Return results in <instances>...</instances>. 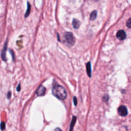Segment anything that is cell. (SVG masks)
<instances>
[{
	"mask_svg": "<svg viewBox=\"0 0 131 131\" xmlns=\"http://www.w3.org/2000/svg\"><path fill=\"white\" fill-rule=\"evenodd\" d=\"M53 95L61 100H64L67 97V92L65 88L60 85H55L52 88Z\"/></svg>",
	"mask_w": 131,
	"mask_h": 131,
	"instance_id": "1",
	"label": "cell"
},
{
	"mask_svg": "<svg viewBox=\"0 0 131 131\" xmlns=\"http://www.w3.org/2000/svg\"><path fill=\"white\" fill-rule=\"evenodd\" d=\"M64 38L66 43L70 46H73L75 42V38L71 32H67L64 34Z\"/></svg>",
	"mask_w": 131,
	"mask_h": 131,
	"instance_id": "2",
	"label": "cell"
},
{
	"mask_svg": "<svg viewBox=\"0 0 131 131\" xmlns=\"http://www.w3.org/2000/svg\"><path fill=\"white\" fill-rule=\"evenodd\" d=\"M118 113L119 115L121 116L124 117L127 115V110L126 107L124 106H121L119 107L118 109Z\"/></svg>",
	"mask_w": 131,
	"mask_h": 131,
	"instance_id": "3",
	"label": "cell"
},
{
	"mask_svg": "<svg viewBox=\"0 0 131 131\" xmlns=\"http://www.w3.org/2000/svg\"><path fill=\"white\" fill-rule=\"evenodd\" d=\"M116 37L118 39H119L120 41H123L124 39H125L126 37V34L125 32L123 30H119L117 34H116Z\"/></svg>",
	"mask_w": 131,
	"mask_h": 131,
	"instance_id": "4",
	"label": "cell"
},
{
	"mask_svg": "<svg viewBox=\"0 0 131 131\" xmlns=\"http://www.w3.org/2000/svg\"><path fill=\"white\" fill-rule=\"evenodd\" d=\"M45 92H46L45 88L42 86H40L38 88L36 93L38 96H44L45 94Z\"/></svg>",
	"mask_w": 131,
	"mask_h": 131,
	"instance_id": "5",
	"label": "cell"
},
{
	"mask_svg": "<svg viewBox=\"0 0 131 131\" xmlns=\"http://www.w3.org/2000/svg\"><path fill=\"white\" fill-rule=\"evenodd\" d=\"M7 41H6L5 45L4 46V48L2 50V60L4 61H6V49H7Z\"/></svg>",
	"mask_w": 131,
	"mask_h": 131,
	"instance_id": "6",
	"label": "cell"
},
{
	"mask_svg": "<svg viewBox=\"0 0 131 131\" xmlns=\"http://www.w3.org/2000/svg\"><path fill=\"white\" fill-rule=\"evenodd\" d=\"M72 25H73V27L75 29H77L79 28L80 26L81 25V22L77 20V19H73V22H72Z\"/></svg>",
	"mask_w": 131,
	"mask_h": 131,
	"instance_id": "7",
	"label": "cell"
},
{
	"mask_svg": "<svg viewBox=\"0 0 131 131\" xmlns=\"http://www.w3.org/2000/svg\"><path fill=\"white\" fill-rule=\"evenodd\" d=\"M87 67V73L89 77H91V63L89 62L86 65Z\"/></svg>",
	"mask_w": 131,
	"mask_h": 131,
	"instance_id": "8",
	"label": "cell"
},
{
	"mask_svg": "<svg viewBox=\"0 0 131 131\" xmlns=\"http://www.w3.org/2000/svg\"><path fill=\"white\" fill-rule=\"evenodd\" d=\"M97 15V12L96 10H94L92 11L90 14V20L94 21L96 18Z\"/></svg>",
	"mask_w": 131,
	"mask_h": 131,
	"instance_id": "9",
	"label": "cell"
},
{
	"mask_svg": "<svg viewBox=\"0 0 131 131\" xmlns=\"http://www.w3.org/2000/svg\"><path fill=\"white\" fill-rule=\"evenodd\" d=\"M76 117L75 116H73V118H72V120L71 121V122L70 126V130H69V131H72L73 130V128L74 124H75V123L76 122Z\"/></svg>",
	"mask_w": 131,
	"mask_h": 131,
	"instance_id": "10",
	"label": "cell"
},
{
	"mask_svg": "<svg viewBox=\"0 0 131 131\" xmlns=\"http://www.w3.org/2000/svg\"><path fill=\"white\" fill-rule=\"evenodd\" d=\"M30 10H31V5L29 2H27V9L25 14V17H27L29 16L30 12Z\"/></svg>",
	"mask_w": 131,
	"mask_h": 131,
	"instance_id": "11",
	"label": "cell"
},
{
	"mask_svg": "<svg viewBox=\"0 0 131 131\" xmlns=\"http://www.w3.org/2000/svg\"><path fill=\"white\" fill-rule=\"evenodd\" d=\"M126 26L128 28H131V18H129L126 22Z\"/></svg>",
	"mask_w": 131,
	"mask_h": 131,
	"instance_id": "12",
	"label": "cell"
},
{
	"mask_svg": "<svg viewBox=\"0 0 131 131\" xmlns=\"http://www.w3.org/2000/svg\"><path fill=\"white\" fill-rule=\"evenodd\" d=\"M0 127H1V129L3 130L5 129V123L4 122H2L1 123V125H0Z\"/></svg>",
	"mask_w": 131,
	"mask_h": 131,
	"instance_id": "13",
	"label": "cell"
},
{
	"mask_svg": "<svg viewBox=\"0 0 131 131\" xmlns=\"http://www.w3.org/2000/svg\"><path fill=\"white\" fill-rule=\"evenodd\" d=\"M103 100L104 101H108V99H109V97H108V95H107V96L105 95L104 96H103Z\"/></svg>",
	"mask_w": 131,
	"mask_h": 131,
	"instance_id": "14",
	"label": "cell"
},
{
	"mask_svg": "<svg viewBox=\"0 0 131 131\" xmlns=\"http://www.w3.org/2000/svg\"><path fill=\"white\" fill-rule=\"evenodd\" d=\"M73 102H74V103L75 104V106H76L77 102V99H76V98L75 97H74V98H73Z\"/></svg>",
	"mask_w": 131,
	"mask_h": 131,
	"instance_id": "15",
	"label": "cell"
},
{
	"mask_svg": "<svg viewBox=\"0 0 131 131\" xmlns=\"http://www.w3.org/2000/svg\"><path fill=\"white\" fill-rule=\"evenodd\" d=\"M11 92H9L7 94V97L8 99H10L11 97Z\"/></svg>",
	"mask_w": 131,
	"mask_h": 131,
	"instance_id": "16",
	"label": "cell"
},
{
	"mask_svg": "<svg viewBox=\"0 0 131 131\" xmlns=\"http://www.w3.org/2000/svg\"><path fill=\"white\" fill-rule=\"evenodd\" d=\"M52 131H62L60 128H56Z\"/></svg>",
	"mask_w": 131,
	"mask_h": 131,
	"instance_id": "17",
	"label": "cell"
},
{
	"mask_svg": "<svg viewBox=\"0 0 131 131\" xmlns=\"http://www.w3.org/2000/svg\"><path fill=\"white\" fill-rule=\"evenodd\" d=\"M20 90H21V85L19 84L18 86L17 87V91H20Z\"/></svg>",
	"mask_w": 131,
	"mask_h": 131,
	"instance_id": "18",
	"label": "cell"
},
{
	"mask_svg": "<svg viewBox=\"0 0 131 131\" xmlns=\"http://www.w3.org/2000/svg\"><path fill=\"white\" fill-rule=\"evenodd\" d=\"M57 36H58V40L60 42V35L59 34V33H57Z\"/></svg>",
	"mask_w": 131,
	"mask_h": 131,
	"instance_id": "19",
	"label": "cell"
}]
</instances>
